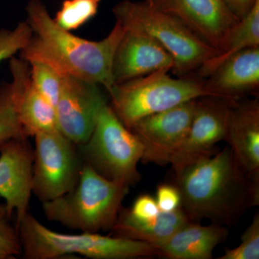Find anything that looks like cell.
<instances>
[{"instance_id":"cell-1","label":"cell","mask_w":259,"mask_h":259,"mask_svg":"<svg viewBox=\"0 0 259 259\" xmlns=\"http://www.w3.org/2000/svg\"><path fill=\"white\" fill-rule=\"evenodd\" d=\"M174 173L180 208L192 222L207 219L231 227L259 204L258 184L242 171L228 146Z\"/></svg>"},{"instance_id":"cell-17","label":"cell","mask_w":259,"mask_h":259,"mask_svg":"<svg viewBox=\"0 0 259 259\" xmlns=\"http://www.w3.org/2000/svg\"><path fill=\"white\" fill-rule=\"evenodd\" d=\"M226 227L190 222L159 245L161 256L169 259H210L214 248L226 241Z\"/></svg>"},{"instance_id":"cell-25","label":"cell","mask_w":259,"mask_h":259,"mask_svg":"<svg viewBox=\"0 0 259 259\" xmlns=\"http://www.w3.org/2000/svg\"><path fill=\"white\" fill-rule=\"evenodd\" d=\"M32 30L27 22H22L14 29L0 30V64L14 56L28 45Z\"/></svg>"},{"instance_id":"cell-11","label":"cell","mask_w":259,"mask_h":259,"mask_svg":"<svg viewBox=\"0 0 259 259\" xmlns=\"http://www.w3.org/2000/svg\"><path fill=\"white\" fill-rule=\"evenodd\" d=\"M106 105V97L99 84L63 76L60 96L55 107L58 130L77 146L84 144Z\"/></svg>"},{"instance_id":"cell-18","label":"cell","mask_w":259,"mask_h":259,"mask_svg":"<svg viewBox=\"0 0 259 259\" xmlns=\"http://www.w3.org/2000/svg\"><path fill=\"white\" fill-rule=\"evenodd\" d=\"M192 222L180 208L173 212H160L156 217L145 221L136 219L127 209H121L111 229L114 236L136 240L159 246L187 223Z\"/></svg>"},{"instance_id":"cell-3","label":"cell","mask_w":259,"mask_h":259,"mask_svg":"<svg viewBox=\"0 0 259 259\" xmlns=\"http://www.w3.org/2000/svg\"><path fill=\"white\" fill-rule=\"evenodd\" d=\"M18 228L24 258L56 259L79 254L93 259H132L161 256L159 248L146 242L99 233L66 234L49 229L28 212Z\"/></svg>"},{"instance_id":"cell-2","label":"cell","mask_w":259,"mask_h":259,"mask_svg":"<svg viewBox=\"0 0 259 259\" xmlns=\"http://www.w3.org/2000/svg\"><path fill=\"white\" fill-rule=\"evenodd\" d=\"M26 12L32 35L20 52L21 59L45 63L62 76L79 78L110 91L114 54L125 32L120 23L116 21L105 38L92 41L61 28L40 0H30Z\"/></svg>"},{"instance_id":"cell-23","label":"cell","mask_w":259,"mask_h":259,"mask_svg":"<svg viewBox=\"0 0 259 259\" xmlns=\"http://www.w3.org/2000/svg\"><path fill=\"white\" fill-rule=\"evenodd\" d=\"M29 64L32 87L56 107L60 96L63 76L45 63L34 61L29 62Z\"/></svg>"},{"instance_id":"cell-26","label":"cell","mask_w":259,"mask_h":259,"mask_svg":"<svg viewBox=\"0 0 259 259\" xmlns=\"http://www.w3.org/2000/svg\"><path fill=\"white\" fill-rule=\"evenodd\" d=\"M220 259L259 258V214L257 213L251 224L241 236V244L232 249H227Z\"/></svg>"},{"instance_id":"cell-9","label":"cell","mask_w":259,"mask_h":259,"mask_svg":"<svg viewBox=\"0 0 259 259\" xmlns=\"http://www.w3.org/2000/svg\"><path fill=\"white\" fill-rule=\"evenodd\" d=\"M196 100L144 117L130 131L144 147L143 163L166 166L187 137L196 108Z\"/></svg>"},{"instance_id":"cell-21","label":"cell","mask_w":259,"mask_h":259,"mask_svg":"<svg viewBox=\"0 0 259 259\" xmlns=\"http://www.w3.org/2000/svg\"><path fill=\"white\" fill-rule=\"evenodd\" d=\"M19 116L27 138L38 133L59 131L55 107L32 87L30 76L20 99Z\"/></svg>"},{"instance_id":"cell-29","label":"cell","mask_w":259,"mask_h":259,"mask_svg":"<svg viewBox=\"0 0 259 259\" xmlns=\"http://www.w3.org/2000/svg\"><path fill=\"white\" fill-rule=\"evenodd\" d=\"M230 10L241 20L253 8L258 0H224Z\"/></svg>"},{"instance_id":"cell-12","label":"cell","mask_w":259,"mask_h":259,"mask_svg":"<svg viewBox=\"0 0 259 259\" xmlns=\"http://www.w3.org/2000/svg\"><path fill=\"white\" fill-rule=\"evenodd\" d=\"M155 9L182 22L194 34L218 50L224 49L240 19L224 0H144Z\"/></svg>"},{"instance_id":"cell-22","label":"cell","mask_w":259,"mask_h":259,"mask_svg":"<svg viewBox=\"0 0 259 259\" xmlns=\"http://www.w3.org/2000/svg\"><path fill=\"white\" fill-rule=\"evenodd\" d=\"M102 0H64L55 23L66 31L76 30L97 15Z\"/></svg>"},{"instance_id":"cell-27","label":"cell","mask_w":259,"mask_h":259,"mask_svg":"<svg viewBox=\"0 0 259 259\" xmlns=\"http://www.w3.org/2000/svg\"><path fill=\"white\" fill-rule=\"evenodd\" d=\"M155 199L161 212H173L180 208V193L176 186L173 184H163L158 186Z\"/></svg>"},{"instance_id":"cell-28","label":"cell","mask_w":259,"mask_h":259,"mask_svg":"<svg viewBox=\"0 0 259 259\" xmlns=\"http://www.w3.org/2000/svg\"><path fill=\"white\" fill-rule=\"evenodd\" d=\"M127 209L132 217L140 221L151 219L161 212L156 199L148 194L140 196L135 200L132 207Z\"/></svg>"},{"instance_id":"cell-19","label":"cell","mask_w":259,"mask_h":259,"mask_svg":"<svg viewBox=\"0 0 259 259\" xmlns=\"http://www.w3.org/2000/svg\"><path fill=\"white\" fill-rule=\"evenodd\" d=\"M10 82L0 84V144L15 138L26 137L19 116L20 99L29 79L30 64L21 58H10Z\"/></svg>"},{"instance_id":"cell-13","label":"cell","mask_w":259,"mask_h":259,"mask_svg":"<svg viewBox=\"0 0 259 259\" xmlns=\"http://www.w3.org/2000/svg\"><path fill=\"white\" fill-rule=\"evenodd\" d=\"M34 148L28 138H15L0 144V197L18 226L28 212L32 194Z\"/></svg>"},{"instance_id":"cell-15","label":"cell","mask_w":259,"mask_h":259,"mask_svg":"<svg viewBox=\"0 0 259 259\" xmlns=\"http://www.w3.org/2000/svg\"><path fill=\"white\" fill-rule=\"evenodd\" d=\"M224 141L238 166L259 185V102L258 99L232 104Z\"/></svg>"},{"instance_id":"cell-6","label":"cell","mask_w":259,"mask_h":259,"mask_svg":"<svg viewBox=\"0 0 259 259\" xmlns=\"http://www.w3.org/2000/svg\"><path fill=\"white\" fill-rule=\"evenodd\" d=\"M168 71L158 70L142 77L115 83L110 89V107L127 129L147 116L190 100L212 96L202 81L192 77L172 78Z\"/></svg>"},{"instance_id":"cell-4","label":"cell","mask_w":259,"mask_h":259,"mask_svg":"<svg viewBox=\"0 0 259 259\" xmlns=\"http://www.w3.org/2000/svg\"><path fill=\"white\" fill-rule=\"evenodd\" d=\"M130 187L107 180L87 163L76 187L68 193L42 202L49 221L86 233L111 231Z\"/></svg>"},{"instance_id":"cell-20","label":"cell","mask_w":259,"mask_h":259,"mask_svg":"<svg viewBox=\"0 0 259 259\" xmlns=\"http://www.w3.org/2000/svg\"><path fill=\"white\" fill-rule=\"evenodd\" d=\"M258 46L259 0L232 30L224 49L196 71L197 76L195 79L202 81L228 58L248 48Z\"/></svg>"},{"instance_id":"cell-16","label":"cell","mask_w":259,"mask_h":259,"mask_svg":"<svg viewBox=\"0 0 259 259\" xmlns=\"http://www.w3.org/2000/svg\"><path fill=\"white\" fill-rule=\"evenodd\" d=\"M202 82L214 97L240 99L256 93L259 88V46L228 58Z\"/></svg>"},{"instance_id":"cell-7","label":"cell","mask_w":259,"mask_h":259,"mask_svg":"<svg viewBox=\"0 0 259 259\" xmlns=\"http://www.w3.org/2000/svg\"><path fill=\"white\" fill-rule=\"evenodd\" d=\"M78 148L84 163L107 180L128 187L141 180L138 164L144 154L143 145L108 104L102 108L90 139Z\"/></svg>"},{"instance_id":"cell-24","label":"cell","mask_w":259,"mask_h":259,"mask_svg":"<svg viewBox=\"0 0 259 259\" xmlns=\"http://www.w3.org/2000/svg\"><path fill=\"white\" fill-rule=\"evenodd\" d=\"M12 218L5 202H0V259L16 258L23 254L20 234L12 224Z\"/></svg>"},{"instance_id":"cell-5","label":"cell","mask_w":259,"mask_h":259,"mask_svg":"<svg viewBox=\"0 0 259 259\" xmlns=\"http://www.w3.org/2000/svg\"><path fill=\"white\" fill-rule=\"evenodd\" d=\"M112 13L125 30L144 34L160 44L173 58L171 71L179 77L190 76L218 54L180 20L146 2L123 0Z\"/></svg>"},{"instance_id":"cell-8","label":"cell","mask_w":259,"mask_h":259,"mask_svg":"<svg viewBox=\"0 0 259 259\" xmlns=\"http://www.w3.org/2000/svg\"><path fill=\"white\" fill-rule=\"evenodd\" d=\"M34 137L32 194L42 203L72 190L84 162L77 145L59 131L38 133Z\"/></svg>"},{"instance_id":"cell-14","label":"cell","mask_w":259,"mask_h":259,"mask_svg":"<svg viewBox=\"0 0 259 259\" xmlns=\"http://www.w3.org/2000/svg\"><path fill=\"white\" fill-rule=\"evenodd\" d=\"M174 66L171 56L151 37L125 30L114 54L112 79L114 84L123 83Z\"/></svg>"},{"instance_id":"cell-10","label":"cell","mask_w":259,"mask_h":259,"mask_svg":"<svg viewBox=\"0 0 259 259\" xmlns=\"http://www.w3.org/2000/svg\"><path fill=\"white\" fill-rule=\"evenodd\" d=\"M235 100L214 96L197 99L188 134L169 163L174 172L214 154L216 144L226 137L230 110Z\"/></svg>"}]
</instances>
